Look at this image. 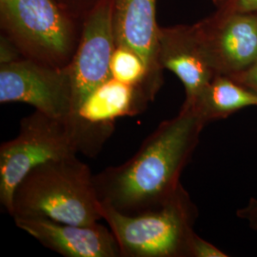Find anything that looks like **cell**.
Masks as SVG:
<instances>
[{"label": "cell", "instance_id": "20", "mask_svg": "<svg viewBox=\"0 0 257 257\" xmlns=\"http://www.w3.org/2000/svg\"><path fill=\"white\" fill-rule=\"evenodd\" d=\"M21 57H23V56L19 53L17 47L15 46L12 42H10L6 37L1 36V39H0V64L15 61Z\"/></svg>", "mask_w": 257, "mask_h": 257}, {"label": "cell", "instance_id": "3", "mask_svg": "<svg viewBox=\"0 0 257 257\" xmlns=\"http://www.w3.org/2000/svg\"><path fill=\"white\" fill-rule=\"evenodd\" d=\"M0 30L23 57L66 67L78 46L82 20L57 0H0Z\"/></svg>", "mask_w": 257, "mask_h": 257}, {"label": "cell", "instance_id": "7", "mask_svg": "<svg viewBox=\"0 0 257 257\" xmlns=\"http://www.w3.org/2000/svg\"><path fill=\"white\" fill-rule=\"evenodd\" d=\"M114 48L112 1L98 0L83 19L80 40L70 63L74 84L71 119L79 117L83 105L110 78Z\"/></svg>", "mask_w": 257, "mask_h": 257}, {"label": "cell", "instance_id": "14", "mask_svg": "<svg viewBox=\"0 0 257 257\" xmlns=\"http://www.w3.org/2000/svg\"><path fill=\"white\" fill-rule=\"evenodd\" d=\"M110 77L120 82L141 88L151 101L155 99L149 87L147 67L139 55L123 45H115L110 60Z\"/></svg>", "mask_w": 257, "mask_h": 257}, {"label": "cell", "instance_id": "1", "mask_svg": "<svg viewBox=\"0 0 257 257\" xmlns=\"http://www.w3.org/2000/svg\"><path fill=\"white\" fill-rule=\"evenodd\" d=\"M206 123L182 106L148 137L135 156L93 175L99 202L134 215L160 208L176 193L183 169L199 142Z\"/></svg>", "mask_w": 257, "mask_h": 257}, {"label": "cell", "instance_id": "9", "mask_svg": "<svg viewBox=\"0 0 257 257\" xmlns=\"http://www.w3.org/2000/svg\"><path fill=\"white\" fill-rule=\"evenodd\" d=\"M115 45L128 47L145 62L149 87L156 97L164 83L158 59L160 26L156 0H111Z\"/></svg>", "mask_w": 257, "mask_h": 257}, {"label": "cell", "instance_id": "18", "mask_svg": "<svg viewBox=\"0 0 257 257\" xmlns=\"http://www.w3.org/2000/svg\"><path fill=\"white\" fill-rule=\"evenodd\" d=\"M230 77L257 94V61L238 74L230 75Z\"/></svg>", "mask_w": 257, "mask_h": 257}, {"label": "cell", "instance_id": "11", "mask_svg": "<svg viewBox=\"0 0 257 257\" xmlns=\"http://www.w3.org/2000/svg\"><path fill=\"white\" fill-rule=\"evenodd\" d=\"M158 59L163 70L179 78L185 89L184 105H189L216 75L193 25L160 27Z\"/></svg>", "mask_w": 257, "mask_h": 257}, {"label": "cell", "instance_id": "12", "mask_svg": "<svg viewBox=\"0 0 257 257\" xmlns=\"http://www.w3.org/2000/svg\"><path fill=\"white\" fill-rule=\"evenodd\" d=\"M149 102L151 99L141 88L110 77L83 105L79 116L92 124L113 128L115 118L138 114Z\"/></svg>", "mask_w": 257, "mask_h": 257}, {"label": "cell", "instance_id": "8", "mask_svg": "<svg viewBox=\"0 0 257 257\" xmlns=\"http://www.w3.org/2000/svg\"><path fill=\"white\" fill-rule=\"evenodd\" d=\"M217 74L233 75L257 61V12L216 9L193 24Z\"/></svg>", "mask_w": 257, "mask_h": 257}, {"label": "cell", "instance_id": "5", "mask_svg": "<svg viewBox=\"0 0 257 257\" xmlns=\"http://www.w3.org/2000/svg\"><path fill=\"white\" fill-rule=\"evenodd\" d=\"M84 152L82 135L72 119L35 111L20 121L19 135L0 146V203L11 215L14 193L28 173L49 160Z\"/></svg>", "mask_w": 257, "mask_h": 257}, {"label": "cell", "instance_id": "4", "mask_svg": "<svg viewBox=\"0 0 257 257\" xmlns=\"http://www.w3.org/2000/svg\"><path fill=\"white\" fill-rule=\"evenodd\" d=\"M121 257H187L198 211L181 185L160 208L128 215L100 203Z\"/></svg>", "mask_w": 257, "mask_h": 257}, {"label": "cell", "instance_id": "17", "mask_svg": "<svg viewBox=\"0 0 257 257\" xmlns=\"http://www.w3.org/2000/svg\"><path fill=\"white\" fill-rule=\"evenodd\" d=\"M69 10L75 18L83 20L88 12L98 0H57Z\"/></svg>", "mask_w": 257, "mask_h": 257}, {"label": "cell", "instance_id": "10", "mask_svg": "<svg viewBox=\"0 0 257 257\" xmlns=\"http://www.w3.org/2000/svg\"><path fill=\"white\" fill-rule=\"evenodd\" d=\"M44 247L65 257H121L119 244L101 224L74 225L39 217L14 218Z\"/></svg>", "mask_w": 257, "mask_h": 257}, {"label": "cell", "instance_id": "13", "mask_svg": "<svg viewBox=\"0 0 257 257\" xmlns=\"http://www.w3.org/2000/svg\"><path fill=\"white\" fill-rule=\"evenodd\" d=\"M206 123L225 119L239 110L257 107V94L229 75L216 74L189 105Z\"/></svg>", "mask_w": 257, "mask_h": 257}, {"label": "cell", "instance_id": "16", "mask_svg": "<svg viewBox=\"0 0 257 257\" xmlns=\"http://www.w3.org/2000/svg\"><path fill=\"white\" fill-rule=\"evenodd\" d=\"M216 9L257 12V0H211Z\"/></svg>", "mask_w": 257, "mask_h": 257}, {"label": "cell", "instance_id": "2", "mask_svg": "<svg viewBox=\"0 0 257 257\" xmlns=\"http://www.w3.org/2000/svg\"><path fill=\"white\" fill-rule=\"evenodd\" d=\"M11 216L74 225L97 223L101 207L89 166L74 156L35 167L15 190Z\"/></svg>", "mask_w": 257, "mask_h": 257}, {"label": "cell", "instance_id": "19", "mask_svg": "<svg viewBox=\"0 0 257 257\" xmlns=\"http://www.w3.org/2000/svg\"><path fill=\"white\" fill-rule=\"evenodd\" d=\"M237 217L248 222L250 229L257 231V198L251 197L248 204L237 211Z\"/></svg>", "mask_w": 257, "mask_h": 257}, {"label": "cell", "instance_id": "6", "mask_svg": "<svg viewBox=\"0 0 257 257\" xmlns=\"http://www.w3.org/2000/svg\"><path fill=\"white\" fill-rule=\"evenodd\" d=\"M74 84L70 65L53 67L21 57L0 64V103H25L50 116L73 115Z\"/></svg>", "mask_w": 257, "mask_h": 257}, {"label": "cell", "instance_id": "15", "mask_svg": "<svg viewBox=\"0 0 257 257\" xmlns=\"http://www.w3.org/2000/svg\"><path fill=\"white\" fill-rule=\"evenodd\" d=\"M228 254L222 249L217 248L211 242L200 237L195 231L191 235L188 248L187 257H227Z\"/></svg>", "mask_w": 257, "mask_h": 257}]
</instances>
